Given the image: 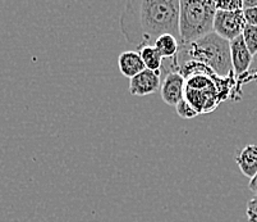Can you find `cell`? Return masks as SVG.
I'll use <instances>...</instances> for the list:
<instances>
[{
  "label": "cell",
  "mask_w": 257,
  "mask_h": 222,
  "mask_svg": "<svg viewBox=\"0 0 257 222\" xmlns=\"http://www.w3.org/2000/svg\"><path fill=\"white\" fill-rule=\"evenodd\" d=\"M179 0H130L120 16L125 40L137 48L153 45L161 35L179 39Z\"/></svg>",
  "instance_id": "1"
},
{
  "label": "cell",
  "mask_w": 257,
  "mask_h": 222,
  "mask_svg": "<svg viewBox=\"0 0 257 222\" xmlns=\"http://www.w3.org/2000/svg\"><path fill=\"white\" fill-rule=\"evenodd\" d=\"M197 62L209 67L216 76L221 79L233 76L232 59H230V45L214 32L189 44H179L177 57L173 58L169 66H163L161 71L178 72V68L184 62Z\"/></svg>",
  "instance_id": "2"
},
{
  "label": "cell",
  "mask_w": 257,
  "mask_h": 222,
  "mask_svg": "<svg viewBox=\"0 0 257 222\" xmlns=\"http://www.w3.org/2000/svg\"><path fill=\"white\" fill-rule=\"evenodd\" d=\"M215 2H179V44H189L212 32Z\"/></svg>",
  "instance_id": "3"
},
{
  "label": "cell",
  "mask_w": 257,
  "mask_h": 222,
  "mask_svg": "<svg viewBox=\"0 0 257 222\" xmlns=\"http://www.w3.org/2000/svg\"><path fill=\"white\" fill-rule=\"evenodd\" d=\"M226 79L216 76L214 72L188 77L184 86V99L198 114L209 113L226 98L228 90L224 89L223 84Z\"/></svg>",
  "instance_id": "4"
},
{
  "label": "cell",
  "mask_w": 257,
  "mask_h": 222,
  "mask_svg": "<svg viewBox=\"0 0 257 222\" xmlns=\"http://www.w3.org/2000/svg\"><path fill=\"white\" fill-rule=\"evenodd\" d=\"M244 26H246V21L243 18L242 11H216L214 23H212V32L230 43L235 37L242 35Z\"/></svg>",
  "instance_id": "5"
},
{
  "label": "cell",
  "mask_w": 257,
  "mask_h": 222,
  "mask_svg": "<svg viewBox=\"0 0 257 222\" xmlns=\"http://www.w3.org/2000/svg\"><path fill=\"white\" fill-rule=\"evenodd\" d=\"M161 73L145 68L130 80V94L135 97H145L160 90Z\"/></svg>",
  "instance_id": "6"
},
{
  "label": "cell",
  "mask_w": 257,
  "mask_h": 222,
  "mask_svg": "<svg viewBox=\"0 0 257 222\" xmlns=\"http://www.w3.org/2000/svg\"><path fill=\"white\" fill-rule=\"evenodd\" d=\"M186 80L178 72H168L161 81L160 94L168 106H177L184 98Z\"/></svg>",
  "instance_id": "7"
},
{
  "label": "cell",
  "mask_w": 257,
  "mask_h": 222,
  "mask_svg": "<svg viewBox=\"0 0 257 222\" xmlns=\"http://www.w3.org/2000/svg\"><path fill=\"white\" fill-rule=\"evenodd\" d=\"M230 45V59H232L233 73L237 76L244 75L251 67L252 55L243 41L242 36L235 37L234 40L229 43Z\"/></svg>",
  "instance_id": "8"
},
{
  "label": "cell",
  "mask_w": 257,
  "mask_h": 222,
  "mask_svg": "<svg viewBox=\"0 0 257 222\" xmlns=\"http://www.w3.org/2000/svg\"><path fill=\"white\" fill-rule=\"evenodd\" d=\"M118 67L120 73L127 79H132L145 69V64L139 51H123L118 57Z\"/></svg>",
  "instance_id": "9"
},
{
  "label": "cell",
  "mask_w": 257,
  "mask_h": 222,
  "mask_svg": "<svg viewBox=\"0 0 257 222\" xmlns=\"http://www.w3.org/2000/svg\"><path fill=\"white\" fill-rule=\"evenodd\" d=\"M240 172L249 180L257 172V144H248L235 157Z\"/></svg>",
  "instance_id": "10"
},
{
  "label": "cell",
  "mask_w": 257,
  "mask_h": 222,
  "mask_svg": "<svg viewBox=\"0 0 257 222\" xmlns=\"http://www.w3.org/2000/svg\"><path fill=\"white\" fill-rule=\"evenodd\" d=\"M163 59H173L177 57L179 50V40L173 35H161L153 44Z\"/></svg>",
  "instance_id": "11"
},
{
  "label": "cell",
  "mask_w": 257,
  "mask_h": 222,
  "mask_svg": "<svg viewBox=\"0 0 257 222\" xmlns=\"http://www.w3.org/2000/svg\"><path fill=\"white\" fill-rule=\"evenodd\" d=\"M140 57L145 64V68L154 72H160L164 64V59L159 54V51L154 45H146L140 49Z\"/></svg>",
  "instance_id": "12"
},
{
  "label": "cell",
  "mask_w": 257,
  "mask_h": 222,
  "mask_svg": "<svg viewBox=\"0 0 257 222\" xmlns=\"http://www.w3.org/2000/svg\"><path fill=\"white\" fill-rule=\"evenodd\" d=\"M242 39L246 44L247 49L251 53V55L257 54V26H249L246 25L244 26V29L242 31Z\"/></svg>",
  "instance_id": "13"
},
{
  "label": "cell",
  "mask_w": 257,
  "mask_h": 222,
  "mask_svg": "<svg viewBox=\"0 0 257 222\" xmlns=\"http://www.w3.org/2000/svg\"><path fill=\"white\" fill-rule=\"evenodd\" d=\"M175 111L178 113L179 117L182 118H186V120H191V118H195L196 116H198V113L196 112V109L193 108L186 99H182L181 102L175 106Z\"/></svg>",
  "instance_id": "14"
},
{
  "label": "cell",
  "mask_w": 257,
  "mask_h": 222,
  "mask_svg": "<svg viewBox=\"0 0 257 222\" xmlns=\"http://www.w3.org/2000/svg\"><path fill=\"white\" fill-rule=\"evenodd\" d=\"M215 8L216 11L224 12H235L242 11V0H228V2H215Z\"/></svg>",
  "instance_id": "15"
},
{
  "label": "cell",
  "mask_w": 257,
  "mask_h": 222,
  "mask_svg": "<svg viewBox=\"0 0 257 222\" xmlns=\"http://www.w3.org/2000/svg\"><path fill=\"white\" fill-rule=\"evenodd\" d=\"M246 214L248 222H257V195L248 200L246 208Z\"/></svg>",
  "instance_id": "16"
},
{
  "label": "cell",
  "mask_w": 257,
  "mask_h": 222,
  "mask_svg": "<svg viewBox=\"0 0 257 222\" xmlns=\"http://www.w3.org/2000/svg\"><path fill=\"white\" fill-rule=\"evenodd\" d=\"M243 18L246 21V25L257 26V8L242 9Z\"/></svg>",
  "instance_id": "17"
},
{
  "label": "cell",
  "mask_w": 257,
  "mask_h": 222,
  "mask_svg": "<svg viewBox=\"0 0 257 222\" xmlns=\"http://www.w3.org/2000/svg\"><path fill=\"white\" fill-rule=\"evenodd\" d=\"M248 188H249V190L254 194V195H257V172H256V175H254V176L249 180Z\"/></svg>",
  "instance_id": "18"
},
{
  "label": "cell",
  "mask_w": 257,
  "mask_h": 222,
  "mask_svg": "<svg viewBox=\"0 0 257 222\" xmlns=\"http://www.w3.org/2000/svg\"><path fill=\"white\" fill-rule=\"evenodd\" d=\"M243 9L247 8H257V0H243Z\"/></svg>",
  "instance_id": "19"
},
{
  "label": "cell",
  "mask_w": 257,
  "mask_h": 222,
  "mask_svg": "<svg viewBox=\"0 0 257 222\" xmlns=\"http://www.w3.org/2000/svg\"><path fill=\"white\" fill-rule=\"evenodd\" d=\"M254 77H256V81H257V69H256V73H254Z\"/></svg>",
  "instance_id": "20"
}]
</instances>
